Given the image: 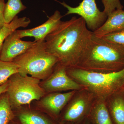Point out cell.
I'll use <instances>...</instances> for the list:
<instances>
[{
	"label": "cell",
	"instance_id": "cell-1",
	"mask_svg": "<svg viewBox=\"0 0 124 124\" xmlns=\"http://www.w3.org/2000/svg\"><path fill=\"white\" fill-rule=\"evenodd\" d=\"M81 17H73L60 24L45 39L46 50L67 68L76 67L92 37Z\"/></svg>",
	"mask_w": 124,
	"mask_h": 124
},
{
	"label": "cell",
	"instance_id": "cell-2",
	"mask_svg": "<svg viewBox=\"0 0 124 124\" xmlns=\"http://www.w3.org/2000/svg\"><path fill=\"white\" fill-rule=\"evenodd\" d=\"M75 67L101 73L124 69V46L93 34Z\"/></svg>",
	"mask_w": 124,
	"mask_h": 124
},
{
	"label": "cell",
	"instance_id": "cell-3",
	"mask_svg": "<svg viewBox=\"0 0 124 124\" xmlns=\"http://www.w3.org/2000/svg\"><path fill=\"white\" fill-rule=\"evenodd\" d=\"M67 72L96 98L106 100L124 85V69L117 72L101 73L73 67L67 68Z\"/></svg>",
	"mask_w": 124,
	"mask_h": 124
},
{
	"label": "cell",
	"instance_id": "cell-4",
	"mask_svg": "<svg viewBox=\"0 0 124 124\" xmlns=\"http://www.w3.org/2000/svg\"><path fill=\"white\" fill-rule=\"evenodd\" d=\"M19 67L18 72L38 79L45 80L52 74L59 62L56 56L46 50L45 39L35 44L13 62Z\"/></svg>",
	"mask_w": 124,
	"mask_h": 124
},
{
	"label": "cell",
	"instance_id": "cell-5",
	"mask_svg": "<svg viewBox=\"0 0 124 124\" xmlns=\"http://www.w3.org/2000/svg\"><path fill=\"white\" fill-rule=\"evenodd\" d=\"M7 92L11 107H18L39 100L46 92L40 85V80L16 73L9 78Z\"/></svg>",
	"mask_w": 124,
	"mask_h": 124
},
{
	"label": "cell",
	"instance_id": "cell-6",
	"mask_svg": "<svg viewBox=\"0 0 124 124\" xmlns=\"http://www.w3.org/2000/svg\"><path fill=\"white\" fill-rule=\"evenodd\" d=\"M95 98L86 89L77 91L65 107L63 120L69 123L82 122L88 117Z\"/></svg>",
	"mask_w": 124,
	"mask_h": 124
},
{
	"label": "cell",
	"instance_id": "cell-7",
	"mask_svg": "<svg viewBox=\"0 0 124 124\" xmlns=\"http://www.w3.org/2000/svg\"><path fill=\"white\" fill-rule=\"evenodd\" d=\"M59 2V1H58ZM67 9L65 16L78 15L84 20L87 28L93 32L103 24L108 16L99 10L95 0H83L78 6L72 7L64 1L59 2Z\"/></svg>",
	"mask_w": 124,
	"mask_h": 124
},
{
	"label": "cell",
	"instance_id": "cell-8",
	"mask_svg": "<svg viewBox=\"0 0 124 124\" xmlns=\"http://www.w3.org/2000/svg\"><path fill=\"white\" fill-rule=\"evenodd\" d=\"M40 86L46 93H49L78 91L84 88L68 75L67 68L59 62Z\"/></svg>",
	"mask_w": 124,
	"mask_h": 124
},
{
	"label": "cell",
	"instance_id": "cell-9",
	"mask_svg": "<svg viewBox=\"0 0 124 124\" xmlns=\"http://www.w3.org/2000/svg\"><path fill=\"white\" fill-rule=\"evenodd\" d=\"M63 17L58 10H56L44 23L31 29L16 30L13 32V34L19 39L25 37H33L36 41L44 40L60 24Z\"/></svg>",
	"mask_w": 124,
	"mask_h": 124
},
{
	"label": "cell",
	"instance_id": "cell-10",
	"mask_svg": "<svg viewBox=\"0 0 124 124\" xmlns=\"http://www.w3.org/2000/svg\"><path fill=\"white\" fill-rule=\"evenodd\" d=\"M36 41H24L16 37L13 33L5 40L0 54V60L12 62L35 44Z\"/></svg>",
	"mask_w": 124,
	"mask_h": 124
},
{
	"label": "cell",
	"instance_id": "cell-11",
	"mask_svg": "<svg viewBox=\"0 0 124 124\" xmlns=\"http://www.w3.org/2000/svg\"><path fill=\"white\" fill-rule=\"evenodd\" d=\"M76 91L49 93L41 99V105L54 115H58Z\"/></svg>",
	"mask_w": 124,
	"mask_h": 124
},
{
	"label": "cell",
	"instance_id": "cell-12",
	"mask_svg": "<svg viewBox=\"0 0 124 124\" xmlns=\"http://www.w3.org/2000/svg\"><path fill=\"white\" fill-rule=\"evenodd\" d=\"M113 124H124V86L105 100Z\"/></svg>",
	"mask_w": 124,
	"mask_h": 124
},
{
	"label": "cell",
	"instance_id": "cell-13",
	"mask_svg": "<svg viewBox=\"0 0 124 124\" xmlns=\"http://www.w3.org/2000/svg\"><path fill=\"white\" fill-rule=\"evenodd\" d=\"M124 29V10L116 9L108 16L103 24L94 31V35L99 37Z\"/></svg>",
	"mask_w": 124,
	"mask_h": 124
},
{
	"label": "cell",
	"instance_id": "cell-14",
	"mask_svg": "<svg viewBox=\"0 0 124 124\" xmlns=\"http://www.w3.org/2000/svg\"><path fill=\"white\" fill-rule=\"evenodd\" d=\"M91 124H113L106 101L95 98L87 117Z\"/></svg>",
	"mask_w": 124,
	"mask_h": 124
},
{
	"label": "cell",
	"instance_id": "cell-15",
	"mask_svg": "<svg viewBox=\"0 0 124 124\" xmlns=\"http://www.w3.org/2000/svg\"><path fill=\"white\" fill-rule=\"evenodd\" d=\"M31 23L29 18L24 17L18 18L16 16L9 23H6L0 29V54L5 40L8 36L20 27H27Z\"/></svg>",
	"mask_w": 124,
	"mask_h": 124
},
{
	"label": "cell",
	"instance_id": "cell-16",
	"mask_svg": "<svg viewBox=\"0 0 124 124\" xmlns=\"http://www.w3.org/2000/svg\"><path fill=\"white\" fill-rule=\"evenodd\" d=\"M26 8L21 0H8L6 3L4 12L6 23L11 22L18 14Z\"/></svg>",
	"mask_w": 124,
	"mask_h": 124
},
{
	"label": "cell",
	"instance_id": "cell-17",
	"mask_svg": "<svg viewBox=\"0 0 124 124\" xmlns=\"http://www.w3.org/2000/svg\"><path fill=\"white\" fill-rule=\"evenodd\" d=\"M14 116L8 95L4 93L0 97V124H9Z\"/></svg>",
	"mask_w": 124,
	"mask_h": 124
},
{
	"label": "cell",
	"instance_id": "cell-18",
	"mask_svg": "<svg viewBox=\"0 0 124 124\" xmlns=\"http://www.w3.org/2000/svg\"><path fill=\"white\" fill-rule=\"evenodd\" d=\"M19 119L22 124H51L50 121L43 116L30 111L20 113Z\"/></svg>",
	"mask_w": 124,
	"mask_h": 124
},
{
	"label": "cell",
	"instance_id": "cell-19",
	"mask_svg": "<svg viewBox=\"0 0 124 124\" xmlns=\"http://www.w3.org/2000/svg\"><path fill=\"white\" fill-rule=\"evenodd\" d=\"M18 68L17 64L14 62L0 60V85L7 82L11 76L18 73Z\"/></svg>",
	"mask_w": 124,
	"mask_h": 124
},
{
	"label": "cell",
	"instance_id": "cell-20",
	"mask_svg": "<svg viewBox=\"0 0 124 124\" xmlns=\"http://www.w3.org/2000/svg\"><path fill=\"white\" fill-rule=\"evenodd\" d=\"M104 7L103 12L108 16L116 9H122L124 6L120 0H101Z\"/></svg>",
	"mask_w": 124,
	"mask_h": 124
},
{
	"label": "cell",
	"instance_id": "cell-21",
	"mask_svg": "<svg viewBox=\"0 0 124 124\" xmlns=\"http://www.w3.org/2000/svg\"><path fill=\"white\" fill-rule=\"evenodd\" d=\"M101 38L110 42L124 46V29L109 33Z\"/></svg>",
	"mask_w": 124,
	"mask_h": 124
},
{
	"label": "cell",
	"instance_id": "cell-22",
	"mask_svg": "<svg viewBox=\"0 0 124 124\" xmlns=\"http://www.w3.org/2000/svg\"><path fill=\"white\" fill-rule=\"evenodd\" d=\"M5 4V0H0V29L6 24L4 16Z\"/></svg>",
	"mask_w": 124,
	"mask_h": 124
},
{
	"label": "cell",
	"instance_id": "cell-23",
	"mask_svg": "<svg viewBox=\"0 0 124 124\" xmlns=\"http://www.w3.org/2000/svg\"><path fill=\"white\" fill-rule=\"evenodd\" d=\"M8 86V81L5 84L0 85V95L7 92Z\"/></svg>",
	"mask_w": 124,
	"mask_h": 124
},
{
	"label": "cell",
	"instance_id": "cell-24",
	"mask_svg": "<svg viewBox=\"0 0 124 124\" xmlns=\"http://www.w3.org/2000/svg\"><path fill=\"white\" fill-rule=\"evenodd\" d=\"M81 124H90L89 120L87 119V118H86V119L84 120V122H82Z\"/></svg>",
	"mask_w": 124,
	"mask_h": 124
},
{
	"label": "cell",
	"instance_id": "cell-25",
	"mask_svg": "<svg viewBox=\"0 0 124 124\" xmlns=\"http://www.w3.org/2000/svg\"><path fill=\"white\" fill-rule=\"evenodd\" d=\"M70 124V123H68V124Z\"/></svg>",
	"mask_w": 124,
	"mask_h": 124
},
{
	"label": "cell",
	"instance_id": "cell-26",
	"mask_svg": "<svg viewBox=\"0 0 124 124\" xmlns=\"http://www.w3.org/2000/svg\"></svg>",
	"mask_w": 124,
	"mask_h": 124
},
{
	"label": "cell",
	"instance_id": "cell-27",
	"mask_svg": "<svg viewBox=\"0 0 124 124\" xmlns=\"http://www.w3.org/2000/svg\"></svg>",
	"mask_w": 124,
	"mask_h": 124
}]
</instances>
